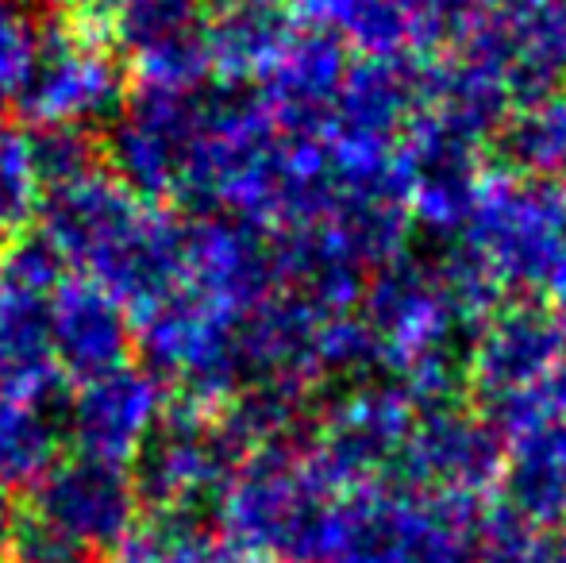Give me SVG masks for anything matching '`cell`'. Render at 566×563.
I'll return each mask as SVG.
<instances>
[{
    "instance_id": "cell-1",
    "label": "cell",
    "mask_w": 566,
    "mask_h": 563,
    "mask_svg": "<svg viewBox=\"0 0 566 563\" xmlns=\"http://www.w3.org/2000/svg\"><path fill=\"white\" fill-rule=\"evenodd\" d=\"M35 232L62 267L105 285L132 321L186 290V220L127 189L108 166L46 189Z\"/></svg>"
},
{
    "instance_id": "cell-2",
    "label": "cell",
    "mask_w": 566,
    "mask_h": 563,
    "mask_svg": "<svg viewBox=\"0 0 566 563\" xmlns=\"http://www.w3.org/2000/svg\"><path fill=\"white\" fill-rule=\"evenodd\" d=\"M490 502L366 482L336 498L321 563H474Z\"/></svg>"
},
{
    "instance_id": "cell-3",
    "label": "cell",
    "mask_w": 566,
    "mask_h": 563,
    "mask_svg": "<svg viewBox=\"0 0 566 563\" xmlns=\"http://www.w3.org/2000/svg\"><path fill=\"white\" fill-rule=\"evenodd\" d=\"M336 494L316 479L301 444L251 451L228 482L217 533L266 563H321Z\"/></svg>"
},
{
    "instance_id": "cell-4",
    "label": "cell",
    "mask_w": 566,
    "mask_h": 563,
    "mask_svg": "<svg viewBox=\"0 0 566 563\" xmlns=\"http://www.w3.org/2000/svg\"><path fill=\"white\" fill-rule=\"evenodd\" d=\"M243 448L231 440L220 409L170 398L155 432L132 459V482L150 521L205 525L217 518L220 498L243 463Z\"/></svg>"
},
{
    "instance_id": "cell-5",
    "label": "cell",
    "mask_w": 566,
    "mask_h": 563,
    "mask_svg": "<svg viewBox=\"0 0 566 563\" xmlns=\"http://www.w3.org/2000/svg\"><path fill=\"white\" fill-rule=\"evenodd\" d=\"M132 97V74L113 39L62 15L43 23L35 70L15 93V108L31 128H90L116 121Z\"/></svg>"
},
{
    "instance_id": "cell-6",
    "label": "cell",
    "mask_w": 566,
    "mask_h": 563,
    "mask_svg": "<svg viewBox=\"0 0 566 563\" xmlns=\"http://www.w3.org/2000/svg\"><path fill=\"white\" fill-rule=\"evenodd\" d=\"M62 282V259L28 232L0 251V390L51 402L62 390V367L51 340V293Z\"/></svg>"
},
{
    "instance_id": "cell-7",
    "label": "cell",
    "mask_w": 566,
    "mask_h": 563,
    "mask_svg": "<svg viewBox=\"0 0 566 563\" xmlns=\"http://www.w3.org/2000/svg\"><path fill=\"white\" fill-rule=\"evenodd\" d=\"M505 440L478 414L474 402L428 406L412 414L409 440L381 482L424 490V494H462L490 502L505 479Z\"/></svg>"
},
{
    "instance_id": "cell-8",
    "label": "cell",
    "mask_w": 566,
    "mask_h": 563,
    "mask_svg": "<svg viewBox=\"0 0 566 563\" xmlns=\"http://www.w3.org/2000/svg\"><path fill=\"white\" fill-rule=\"evenodd\" d=\"M205 85L197 90H132L108 136L101 139L108 170L127 189L155 205L174 201L189 150L205 128Z\"/></svg>"
},
{
    "instance_id": "cell-9",
    "label": "cell",
    "mask_w": 566,
    "mask_h": 563,
    "mask_svg": "<svg viewBox=\"0 0 566 563\" xmlns=\"http://www.w3.org/2000/svg\"><path fill=\"white\" fill-rule=\"evenodd\" d=\"M355 62L339 31L301 23L277 66L259 82V97L282 143H328L336 101Z\"/></svg>"
},
{
    "instance_id": "cell-10",
    "label": "cell",
    "mask_w": 566,
    "mask_h": 563,
    "mask_svg": "<svg viewBox=\"0 0 566 563\" xmlns=\"http://www.w3.org/2000/svg\"><path fill=\"white\" fill-rule=\"evenodd\" d=\"M23 505L46 518L51 525L66 529L74 541H82L97 556H113L143 521L132 471L85 456L59 459L28 490Z\"/></svg>"
},
{
    "instance_id": "cell-11",
    "label": "cell",
    "mask_w": 566,
    "mask_h": 563,
    "mask_svg": "<svg viewBox=\"0 0 566 563\" xmlns=\"http://www.w3.org/2000/svg\"><path fill=\"white\" fill-rule=\"evenodd\" d=\"M170 386L143 363H127L105 378L82 383L66 409V444L74 456L132 467L166 409Z\"/></svg>"
},
{
    "instance_id": "cell-12",
    "label": "cell",
    "mask_w": 566,
    "mask_h": 563,
    "mask_svg": "<svg viewBox=\"0 0 566 563\" xmlns=\"http://www.w3.org/2000/svg\"><path fill=\"white\" fill-rule=\"evenodd\" d=\"M563 359V316L539 293H509L474 347V402L536 390Z\"/></svg>"
},
{
    "instance_id": "cell-13",
    "label": "cell",
    "mask_w": 566,
    "mask_h": 563,
    "mask_svg": "<svg viewBox=\"0 0 566 563\" xmlns=\"http://www.w3.org/2000/svg\"><path fill=\"white\" fill-rule=\"evenodd\" d=\"M51 340L62 378L74 386L135 363V321L124 305L85 274H62L51 293Z\"/></svg>"
},
{
    "instance_id": "cell-14",
    "label": "cell",
    "mask_w": 566,
    "mask_h": 563,
    "mask_svg": "<svg viewBox=\"0 0 566 563\" xmlns=\"http://www.w3.org/2000/svg\"><path fill=\"white\" fill-rule=\"evenodd\" d=\"M440 313H443V301L440 290H436L432 267H428V259L412 256V251H405L394 263L374 271L366 279L363 301H358V316L386 344L394 371L432 332Z\"/></svg>"
},
{
    "instance_id": "cell-15",
    "label": "cell",
    "mask_w": 566,
    "mask_h": 563,
    "mask_svg": "<svg viewBox=\"0 0 566 563\" xmlns=\"http://www.w3.org/2000/svg\"><path fill=\"white\" fill-rule=\"evenodd\" d=\"M297 31L290 4L235 0L209 12V59L212 77L231 85H259L277 66Z\"/></svg>"
},
{
    "instance_id": "cell-16",
    "label": "cell",
    "mask_w": 566,
    "mask_h": 563,
    "mask_svg": "<svg viewBox=\"0 0 566 563\" xmlns=\"http://www.w3.org/2000/svg\"><path fill=\"white\" fill-rule=\"evenodd\" d=\"M66 425L51 414V402L15 398L0 390V490H31L62 459Z\"/></svg>"
},
{
    "instance_id": "cell-17",
    "label": "cell",
    "mask_w": 566,
    "mask_h": 563,
    "mask_svg": "<svg viewBox=\"0 0 566 563\" xmlns=\"http://www.w3.org/2000/svg\"><path fill=\"white\" fill-rule=\"evenodd\" d=\"M490 170L513 178L559 181L566 170V93L539 108H524L505 121V128L485 147Z\"/></svg>"
},
{
    "instance_id": "cell-18",
    "label": "cell",
    "mask_w": 566,
    "mask_h": 563,
    "mask_svg": "<svg viewBox=\"0 0 566 563\" xmlns=\"http://www.w3.org/2000/svg\"><path fill=\"white\" fill-rule=\"evenodd\" d=\"M113 563H266L231 549L209 525H178V521H139L132 536L108 556Z\"/></svg>"
},
{
    "instance_id": "cell-19",
    "label": "cell",
    "mask_w": 566,
    "mask_h": 563,
    "mask_svg": "<svg viewBox=\"0 0 566 563\" xmlns=\"http://www.w3.org/2000/svg\"><path fill=\"white\" fill-rule=\"evenodd\" d=\"M43 194L46 186L28 132H4L0 136V251L35 228Z\"/></svg>"
},
{
    "instance_id": "cell-20",
    "label": "cell",
    "mask_w": 566,
    "mask_h": 563,
    "mask_svg": "<svg viewBox=\"0 0 566 563\" xmlns=\"http://www.w3.org/2000/svg\"><path fill=\"white\" fill-rule=\"evenodd\" d=\"M35 166L43 174V186H62L77 181L85 174L101 170L105 163V143L93 136L90 128H31L28 132Z\"/></svg>"
},
{
    "instance_id": "cell-21",
    "label": "cell",
    "mask_w": 566,
    "mask_h": 563,
    "mask_svg": "<svg viewBox=\"0 0 566 563\" xmlns=\"http://www.w3.org/2000/svg\"><path fill=\"white\" fill-rule=\"evenodd\" d=\"M43 46V23L28 12V0H0V97H12L28 85Z\"/></svg>"
},
{
    "instance_id": "cell-22",
    "label": "cell",
    "mask_w": 566,
    "mask_h": 563,
    "mask_svg": "<svg viewBox=\"0 0 566 563\" xmlns=\"http://www.w3.org/2000/svg\"><path fill=\"white\" fill-rule=\"evenodd\" d=\"M8 563H101V556L82 541H74L66 529L51 525L35 510L20 505L12 541H8Z\"/></svg>"
},
{
    "instance_id": "cell-23",
    "label": "cell",
    "mask_w": 566,
    "mask_h": 563,
    "mask_svg": "<svg viewBox=\"0 0 566 563\" xmlns=\"http://www.w3.org/2000/svg\"><path fill=\"white\" fill-rule=\"evenodd\" d=\"M127 4H135V0H74L70 15H74L77 23H85V28H93L97 35L113 39V20Z\"/></svg>"
},
{
    "instance_id": "cell-24",
    "label": "cell",
    "mask_w": 566,
    "mask_h": 563,
    "mask_svg": "<svg viewBox=\"0 0 566 563\" xmlns=\"http://www.w3.org/2000/svg\"><path fill=\"white\" fill-rule=\"evenodd\" d=\"M547 0H478V8H482L490 20H501V23H521L528 20L536 8H544Z\"/></svg>"
},
{
    "instance_id": "cell-25",
    "label": "cell",
    "mask_w": 566,
    "mask_h": 563,
    "mask_svg": "<svg viewBox=\"0 0 566 563\" xmlns=\"http://www.w3.org/2000/svg\"><path fill=\"white\" fill-rule=\"evenodd\" d=\"M193 4H201L205 12H212V8H220V4H224V0H193Z\"/></svg>"
},
{
    "instance_id": "cell-26",
    "label": "cell",
    "mask_w": 566,
    "mask_h": 563,
    "mask_svg": "<svg viewBox=\"0 0 566 563\" xmlns=\"http://www.w3.org/2000/svg\"><path fill=\"white\" fill-rule=\"evenodd\" d=\"M559 189H563V201H566V170L559 174Z\"/></svg>"
},
{
    "instance_id": "cell-27",
    "label": "cell",
    "mask_w": 566,
    "mask_h": 563,
    "mask_svg": "<svg viewBox=\"0 0 566 563\" xmlns=\"http://www.w3.org/2000/svg\"><path fill=\"white\" fill-rule=\"evenodd\" d=\"M0 136H4V113H0Z\"/></svg>"
}]
</instances>
